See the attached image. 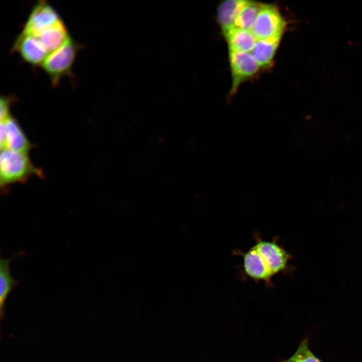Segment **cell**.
<instances>
[{"instance_id":"cell-14","label":"cell","mask_w":362,"mask_h":362,"mask_svg":"<svg viewBox=\"0 0 362 362\" xmlns=\"http://www.w3.org/2000/svg\"><path fill=\"white\" fill-rule=\"evenodd\" d=\"M262 4L247 1L239 12L235 22V27L251 30Z\"/></svg>"},{"instance_id":"cell-16","label":"cell","mask_w":362,"mask_h":362,"mask_svg":"<svg viewBox=\"0 0 362 362\" xmlns=\"http://www.w3.org/2000/svg\"><path fill=\"white\" fill-rule=\"evenodd\" d=\"M15 100L12 97L2 96L0 100V120H6L11 115L10 110Z\"/></svg>"},{"instance_id":"cell-5","label":"cell","mask_w":362,"mask_h":362,"mask_svg":"<svg viewBox=\"0 0 362 362\" xmlns=\"http://www.w3.org/2000/svg\"><path fill=\"white\" fill-rule=\"evenodd\" d=\"M229 59L232 75L230 93L233 94L243 82L257 72L260 67L250 52L229 50Z\"/></svg>"},{"instance_id":"cell-15","label":"cell","mask_w":362,"mask_h":362,"mask_svg":"<svg viewBox=\"0 0 362 362\" xmlns=\"http://www.w3.org/2000/svg\"><path fill=\"white\" fill-rule=\"evenodd\" d=\"M307 338L303 339L295 353L289 358L282 362H322L310 349Z\"/></svg>"},{"instance_id":"cell-2","label":"cell","mask_w":362,"mask_h":362,"mask_svg":"<svg viewBox=\"0 0 362 362\" xmlns=\"http://www.w3.org/2000/svg\"><path fill=\"white\" fill-rule=\"evenodd\" d=\"M33 175L43 178L42 169L32 163L27 153L5 149L1 151L0 186L4 192L15 183L25 184Z\"/></svg>"},{"instance_id":"cell-13","label":"cell","mask_w":362,"mask_h":362,"mask_svg":"<svg viewBox=\"0 0 362 362\" xmlns=\"http://www.w3.org/2000/svg\"><path fill=\"white\" fill-rule=\"evenodd\" d=\"M247 1L226 0L219 5L217 11V22L223 33L235 27L236 17Z\"/></svg>"},{"instance_id":"cell-4","label":"cell","mask_w":362,"mask_h":362,"mask_svg":"<svg viewBox=\"0 0 362 362\" xmlns=\"http://www.w3.org/2000/svg\"><path fill=\"white\" fill-rule=\"evenodd\" d=\"M286 22L278 8L262 4L251 31L256 40L282 37Z\"/></svg>"},{"instance_id":"cell-1","label":"cell","mask_w":362,"mask_h":362,"mask_svg":"<svg viewBox=\"0 0 362 362\" xmlns=\"http://www.w3.org/2000/svg\"><path fill=\"white\" fill-rule=\"evenodd\" d=\"M291 258L277 242L258 239L243 254V269L249 278L269 283L274 276L286 271Z\"/></svg>"},{"instance_id":"cell-8","label":"cell","mask_w":362,"mask_h":362,"mask_svg":"<svg viewBox=\"0 0 362 362\" xmlns=\"http://www.w3.org/2000/svg\"><path fill=\"white\" fill-rule=\"evenodd\" d=\"M25 250H21L9 258H4L2 255L0 259V318H5V305L6 300L15 288L20 284V281L14 279L10 271L12 261L18 257L26 254Z\"/></svg>"},{"instance_id":"cell-7","label":"cell","mask_w":362,"mask_h":362,"mask_svg":"<svg viewBox=\"0 0 362 362\" xmlns=\"http://www.w3.org/2000/svg\"><path fill=\"white\" fill-rule=\"evenodd\" d=\"M12 50L33 65H41L49 54L36 36L22 32L16 38Z\"/></svg>"},{"instance_id":"cell-17","label":"cell","mask_w":362,"mask_h":362,"mask_svg":"<svg viewBox=\"0 0 362 362\" xmlns=\"http://www.w3.org/2000/svg\"><path fill=\"white\" fill-rule=\"evenodd\" d=\"M0 148L2 151L7 148V131L5 121L0 124Z\"/></svg>"},{"instance_id":"cell-9","label":"cell","mask_w":362,"mask_h":362,"mask_svg":"<svg viewBox=\"0 0 362 362\" xmlns=\"http://www.w3.org/2000/svg\"><path fill=\"white\" fill-rule=\"evenodd\" d=\"M4 121L7 131V148L28 153L34 146L28 140L17 120L11 115Z\"/></svg>"},{"instance_id":"cell-10","label":"cell","mask_w":362,"mask_h":362,"mask_svg":"<svg viewBox=\"0 0 362 362\" xmlns=\"http://www.w3.org/2000/svg\"><path fill=\"white\" fill-rule=\"evenodd\" d=\"M35 36L49 54L60 47L70 37L67 29L61 19Z\"/></svg>"},{"instance_id":"cell-11","label":"cell","mask_w":362,"mask_h":362,"mask_svg":"<svg viewBox=\"0 0 362 362\" xmlns=\"http://www.w3.org/2000/svg\"><path fill=\"white\" fill-rule=\"evenodd\" d=\"M281 38L278 37L256 40L250 53L259 67L267 68L273 65Z\"/></svg>"},{"instance_id":"cell-12","label":"cell","mask_w":362,"mask_h":362,"mask_svg":"<svg viewBox=\"0 0 362 362\" xmlns=\"http://www.w3.org/2000/svg\"><path fill=\"white\" fill-rule=\"evenodd\" d=\"M229 50L250 52L256 42L251 30L234 27L223 33Z\"/></svg>"},{"instance_id":"cell-3","label":"cell","mask_w":362,"mask_h":362,"mask_svg":"<svg viewBox=\"0 0 362 362\" xmlns=\"http://www.w3.org/2000/svg\"><path fill=\"white\" fill-rule=\"evenodd\" d=\"M79 48L70 37L60 47L47 56L41 65L50 76L53 85L56 86L62 77L70 73Z\"/></svg>"},{"instance_id":"cell-6","label":"cell","mask_w":362,"mask_h":362,"mask_svg":"<svg viewBox=\"0 0 362 362\" xmlns=\"http://www.w3.org/2000/svg\"><path fill=\"white\" fill-rule=\"evenodd\" d=\"M61 20L58 13L45 1H39L33 7L22 31L36 36L45 29Z\"/></svg>"}]
</instances>
